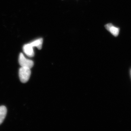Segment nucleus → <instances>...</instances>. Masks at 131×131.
Returning <instances> with one entry per match:
<instances>
[{"label": "nucleus", "mask_w": 131, "mask_h": 131, "mask_svg": "<svg viewBox=\"0 0 131 131\" xmlns=\"http://www.w3.org/2000/svg\"><path fill=\"white\" fill-rule=\"evenodd\" d=\"M30 69L29 68L21 67L19 70V77L21 82L25 83L30 79L31 74Z\"/></svg>", "instance_id": "1"}, {"label": "nucleus", "mask_w": 131, "mask_h": 131, "mask_svg": "<svg viewBox=\"0 0 131 131\" xmlns=\"http://www.w3.org/2000/svg\"><path fill=\"white\" fill-rule=\"evenodd\" d=\"M19 62L21 67H25L31 69L33 66V61L26 58L24 54L20 53L19 55Z\"/></svg>", "instance_id": "2"}, {"label": "nucleus", "mask_w": 131, "mask_h": 131, "mask_svg": "<svg viewBox=\"0 0 131 131\" xmlns=\"http://www.w3.org/2000/svg\"><path fill=\"white\" fill-rule=\"evenodd\" d=\"M33 46L30 43L26 44L24 45L23 47V51L25 54L30 57H32L34 56V51Z\"/></svg>", "instance_id": "3"}, {"label": "nucleus", "mask_w": 131, "mask_h": 131, "mask_svg": "<svg viewBox=\"0 0 131 131\" xmlns=\"http://www.w3.org/2000/svg\"><path fill=\"white\" fill-rule=\"evenodd\" d=\"M105 27L106 29L115 37H117L118 35L119 32V28L115 27L111 24H107Z\"/></svg>", "instance_id": "4"}, {"label": "nucleus", "mask_w": 131, "mask_h": 131, "mask_svg": "<svg viewBox=\"0 0 131 131\" xmlns=\"http://www.w3.org/2000/svg\"><path fill=\"white\" fill-rule=\"evenodd\" d=\"M7 109L5 106H0V125L3 122L6 115Z\"/></svg>", "instance_id": "5"}, {"label": "nucleus", "mask_w": 131, "mask_h": 131, "mask_svg": "<svg viewBox=\"0 0 131 131\" xmlns=\"http://www.w3.org/2000/svg\"><path fill=\"white\" fill-rule=\"evenodd\" d=\"M43 42V39L40 38L38 39L34 40L32 42H30V43L34 47H37L38 49L40 50L42 49Z\"/></svg>", "instance_id": "6"}]
</instances>
